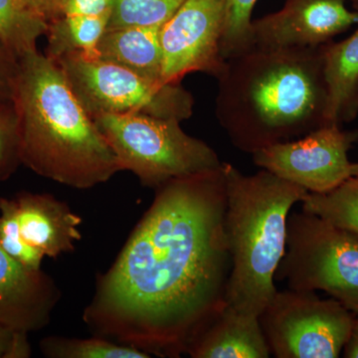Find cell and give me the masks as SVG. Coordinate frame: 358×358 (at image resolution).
Wrapping results in <instances>:
<instances>
[{
    "label": "cell",
    "instance_id": "obj_11",
    "mask_svg": "<svg viewBox=\"0 0 358 358\" xmlns=\"http://www.w3.org/2000/svg\"><path fill=\"white\" fill-rule=\"evenodd\" d=\"M225 0H185L160 28L162 79L180 84L186 75L201 72L216 79L225 69L221 54Z\"/></svg>",
    "mask_w": 358,
    "mask_h": 358
},
{
    "label": "cell",
    "instance_id": "obj_4",
    "mask_svg": "<svg viewBox=\"0 0 358 358\" xmlns=\"http://www.w3.org/2000/svg\"><path fill=\"white\" fill-rule=\"evenodd\" d=\"M222 169L232 264L226 307L259 317L277 292L275 275L286 251L292 208L308 192L266 169L246 176L228 162Z\"/></svg>",
    "mask_w": 358,
    "mask_h": 358
},
{
    "label": "cell",
    "instance_id": "obj_25",
    "mask_svg": "<svg viewBox=\"0 0 358 358\" xmlns=\"http://www.w3.org/2000/svg\"><path fill=\"white\" fill-rule=\"evenodd\" d=\"M31 353L28 334L0 326V358H28Z\"/></svg>",
    "mask_w": 358,
    "mask_h": 358
},
{
    "label": "cell",
    "instance_id": "obj_23",
    "mask_svg": "<svg viewBox=\"0 0 358 358\" xmlns=\"http://www.w3.org/2000/svg\"><path fill=\"white\" fill-rule=\"evenodd\" d=\"M20 166L15 110L11 101H0V181L8 180Z\"/></svg>",
    "mask_w": 358,
    "mask_h": 358
},
{
    "label": "cell",
    "instance_id": "obj_19",
    "mask_svg": "<svg viewBox=\"0 0 358 358\" xmlns=\"http://www.w3.org/2000/svg\"><path fill=\"white\" fill-rule=\"evenodd\" d=\"M301 203V210L358 236V176H350L331 192H308Z\"/></svg>",
    "mask_w": 358,
    "mask_h": 358
},
{
    "label": "cell",
    "instance_id": "obj_8",
    "mask_svg": "<svg viewBox=\"0 0 358 358\" xmlns=\"http://www.w3.org/2000/svg\"><path fill=\"white\" fill-rule=\"evenodd\" d=\"M355 313L317 292H275L259 317L271 355L277 358H336L352 331Z\"/></svg>",
    "mask_w": 358,
    "mask_h": 358
},
{
    "label": "cell",
    "instance_id": "obj_17",
    "mask_svg": "<svg viewBox=\"0 0 358 358\" xmlns=\"http://www.w3.org/2000/svg\"><path fill=\"white\" fill-rule=\"evenodd\" d=\"M110 13L102 15L63 16L49 21L46 56L57 61L67 54L81 52L98 57V44L107 30Z\"/></svg>",
    "mask_w": 358,
    "mask_h": 358
},
{
    "label": "cell",
    "instance_id": "obj_24",
    "mask_svg": "<svg viewBox=\"0 0 358 358\" xmlns=\"http://www.w3.org/2000/svg\"><path fill=\"white\" fill-rule=\"evenodd\" d=\"M112 0H51L50 20L63 16L102 15L110 13Z\"/></svg>",
    "mask_w": 358,
    "mask_h": 358
},
{
    "label": "cell",
    "instance_id": "obj_10",
    "mask_svg": "<svg viewBox=\"0 0 358 358\" xmlns=\"http://www.w3.org/2000/svg\"><path fill=\"white\" fill-rule=\"evenodd\" d=\"M358 131L324 126L296 140L258 150L254 164L310 193L331 192L352 176L348 152Z\"/></svg>",
    "mask_w": 358,
    "mask_h": 358
},
{
    "label": "cell",
    "instance_id": "obj_13",
    "mask_svg": "<svg viewBox=\"0 0 358 358\" xmlns=\"http://www.w3.org/2000/svg\"><path fill=\"white\" fill-rule=\"evenodd\" d=\"M61 296L53 278L26 267L0 245V326L26 334L42 331Z\"/></svg>",
    "mask_w": 358,
    "mask_h": 358
},
{
    "label": "cell",
    "instance_id": "obj_14",
    "mask_svg": "<svg viewBox=\"0 0 358 358\" xmlns=\"http://www.w3.org/2000/svg\"><path fill=\"white\" fill-rule=\"evenodd\" d=\"M187 355L192 358H268L271 352L259 317L225 307L193 341Z\"/></svg>",
    "mask_w": 358,
    "mask_h": 358
},
{
    "label": "cell",
    "instance_id": "obj_15",
    "mask_svg": "<svg viewBox=\"0 0 358 358\" xmlns=\"http://www.w3.org/2000/svg\"><path fill=\"white\" fill-rule=\"evenodd\" d=\"M324 76L326 126L343 127L355 121L358 115V26L343 41L324 45Z\"/></svg>",
    "mask_w": 358,
    "mask_h": 358
},
{
    "label": "cell",
    "instance_id": "obj_12",
    "mask_svg": "<svg viewBox=\"0 0 358 358\" xmlns=\"http://www.w3.org/2000/svg\"><path fill=\"white\" fill-rule=\"evenodd\" d=\"M358 24L345 0H286L277 13L253 21L255 47L300 48L329 43Z\"/></svg>",
    "mask_w": 358,
    "mask_h": 358
},
{
    "label": "cell",
    "instance_id": "obj_3",
    "mask_svg": "<svg viewBox=\"0 0 358 358\" xmlns=\"http://www.w3.org/2000/svg\"><path fill=\"white\" fill-rule=\"evenodd\" d=\"M11 102L21 164L33 173L76 189H91L122 171L56 61L39 51L20 58Z\"/></svg>",
    "mask_w": 358,
    "mask_h": 358
},
{
    "label": "cell",
    "instance_id": "obj_2",
    "mask_svg": "<svg viewBox=\"0 0 358 358\" xmlns=\"http://www.w3.org/2000/svg\"><path fill=\"white\" fill-rule=\"evenodd\" d=\"M324 45L254 47L226 61L215 115L235 148L253 155L326 126Z\"/></svg>",
    "mask_w": 358,
    "mask_h": 358
},
{
    "label": "cell",
    "instance_id": "obj_16",
    "mask_svg": "<svg viewBox=\"0 0 358 358\" xmlns=\"http://www.w3.org/2000/svg\"><path fill=\"white\" fill-rule=\"evenodd\" d=\"M160 28L107 30L98 44V58L126 68L155 83L166 84L162 79Z\"/></svg>",
    "mask_w": 358,
    "mask_h": 358
},
{
    "label": "cell",
    "instance_id": "obj_26",
    "mask_svg": "<svg viewBox=\"0 0 358 358\" xmlns=\"http://www.w3.org/2000/svg\"><path fill=\"white\" fill-rule=\"evenodd\" d=\"M18 68L20 59L16 58L0 40V101H11Z\"/></svg>",
    "mask_w": 358,
    "mask_h": 358
},
{
    "label": "cell",
    "instance_id": "obj_5",
    "mask_svg": "<svg viewBox=\"0 0 358 358\" xmlns=\"http://www.w3.org/2000/svg\"><path fill=\"white\" fill-rule=\"evenodd\" d=\"M93 121L122 171L133 173L143 187L155 190L171 179L222 166L210 145L186 134L174 120L126 114L96 115Z\"/></svg>",
    "mask_w": 358,
    "mask_h": 358
},
{
    "label": "cell",
    "instance_id": "obj_1",
    "mask_svg": "<svg viewBox=\"0 0 358 358\" xmlns=\"http://www.w3.org/2000/svg\"><path fill=\"white\" fill-rule=\"evenodd\" d=\"M155 192L115 262L96 275L83 322L94 336L178 358L226 307L232 264L222 166Z\"/></svg>",
    "mask_w": 358,
    "mask_h": 358
},
{
    "label": "cell",
    "instance_id": "obj_29",
    "mask_svg": "<svg viewBox=\"0 0 358 358\" xmlns=\"http://www.w3.org/2000/svg\"><path fill=\"white\" fill-rule=\"evenodd\" d=\"M350 171H352V176H358V162H352V166H350Z\"/></svg>",
    "mask_w": 358,
    "mask_h": 358
},
{
    "label": "cell",
    "instance_id": "obj_20",
    "mask_svg": "<svg viewBox=\"0 0 358 358\" xmlns=\"http://www.w3.org/2000/svg\"><path fill=\"white\" fill-rule=\"evenodd\" d=\"M42 355L48 358H150L148 353L103 336L91 338L46 336L40 341Z\"/></svg>",
    "mask_w": 358,
    "mask_h": 358
},
{
    "label": "cell",
    "instance_id": "obj_9",
    "mask_svg": "<svg viewBox=\"0 0 358 358\" xmlns=\"http://www.w3.org/2000/svg\"><path fill=\"white\" fill-rule=\"evenodd\" d=\"M83 219L48 193L0 197V245L26 267L41 268L45 257L69 254L81 241Z\"/></svg>",
    "mask_w": 358,
    "mask_h": 358
},
{
    "label": "cell",
    "instance_id": "obj_18",
    "mask_svg": "<svg viewBox=\"0 0 358 358\" xmlns=\"http://www.w3.org/2000/svg\"><path fill=\"white\" fill-rule=\"evenodd\" d=\"M47 28L48 21L23 0H0V40L16 58L38 51L37 43Z\"/></svg>",
    "mask_w": 358,
    "mask_h": 358
},
{
    "label": "cell",
    "instance_id": "obj_30",
    "mask_svg": "<svg viewBox=\"0 0 358 358\" xmlns=\"http://www.w3.org/2000/svg\"><path fill=\"white\" fill-rule=\"evenodd\" d=\"M352 2L353 7L358 10V0H350Z\"/></svg>",
    "mask_w": 358,
    "mask_h": 358
},
{
    "label": "cell",
    "instance_id": "obj_27",
    "mask_svg": "<svg viewBox=\"0 0 358 358\" xmlns=\"http://www.w3.org/2000/svg\"><path fill=\"white\" fill-rule=\"evenodd\" d=\"M343 353L346 358H358V315H355L352 331L343 348Z\"/></svg>",
    "mask_w": 358,
    "mask_h": 358
},
{
    "label": "cell",
    "instance_id": "obj_6",
    "mask_svg": "<svg viewBox=\"0 0 358 358\" xmlns=\"http://www.w3.org/2000/svg\"><path fill=\"white\" fill-rule=\"evenodd\" d=\"M275 280L296 291L326 292L358 315V236L308 212L289 214Z\"/></svg>",
    "mask_w": 358,
    "mask_h": 358
},
{
    "label": "cell",
    "instance_id": "obj_7",
    "mask_svg": "<svg viewBox=\"0 0 358 358\" xmlns=\"http://www.w3.org/2000/svg\"><path fill=\"white\" fill-rule=\"evenodd\" d=\"M90 117L145 115L179 122L193 114L194 99L180 84H159L81 52L56 61Z\"/></svg>",
    "mask_w": 358,
    "mask_h": 358
},
{
    "label": "cell",
    "instance_id": "obj_28",
    "mask_svg": "<svg viewBox=\"0 0 358 358\" xmlns=\"http://www.w3.org/2000/svg\"><path fill=\"white\" fill-rule=\"evenodd\" d=\"M32 10L41 15L45 20H50L51 0H23Z\"/></svg>",
    "mask_w": 358,
    "mask_h": 358
},
{
    "label": "cell",
    "instance_id": "obj_21",
    "mask_svg": "<svg viewBox=\"0 0 358 358\" xmlns=\"http://www.w3.org/2000/svg\"><path fill=\"white\" fill-rule=\"evenodd\" d=\"M185 2V0H112L107 30L160 28Z\"/></svg>",
    "mask_w": 358,
    "mask_h": 358
},
{
    "label": "cell",
    "instance_id": "obj_22",
    "mask_svg": "<svg viewBox=\"0 0 358 358\" xmlns=\"http://www.w3.org/2000/svg\"><path fill=\"white\" fill-rule=\"evenodd\" d=\"M258 0H225L221 54L226 61L255 47L252 13Z\"/></svg>",
    "mask_w": 358,
    "mask_h": 358
}]
</instances>
